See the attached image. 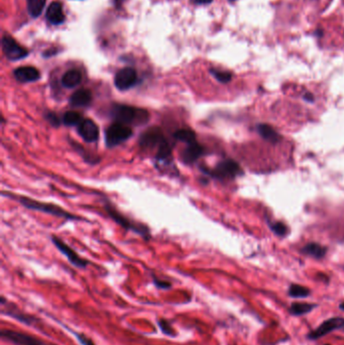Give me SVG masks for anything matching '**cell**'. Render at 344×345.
Here are the masks:
<instances>
[{"mask_svg":"<svg viewBox=\"0 0 344 345\" xmlns=\"http://www.w3.org/2000/svg\"><path fill=\"white\" fill-rule=\"evenodd\" d=\"M46 17L48 21L52 24L58 25L65 21V14L63 12V5L59 1L52 2L46 12Z\"/></svg>","mask_w":344,"mask_h":345,"instance_id":"2e32d148","label":"cell"},{"mask_svg":"<svg viewBox=\"0 0 344 345\" xmlns=\"http://www.w3.org/2000/svg\"><path fill=\"white\" fill-rule=\"evenodd\" d=\"M305 98L308 100V101H313V96L311 94H308L305 96Z\"/></svg>","mask_w":344,"mask_h":345,"instance_id":"836d02e7","label":"cell"},{"mask_svg":"<svg viewBox=\"0 0 344 345\" xmlns=\"http://www.w3.org/2000/svg\"><path fill=\"white\" fill-rule=\"evenodd\" d=\"M230 1H234V0H230Z\"/></svg>","mask_w":344,"mask_h":345,"instance_id":"d590c367","label":"cell"},{"mask_svg":"<svg viewBox=\"0 0 344 345\" xmlns=\"http://www.w3.org/2000/svg\"><path fill=\"white\" fill-rule=\"evenodd\" d=\"M110 116L115 120L125 125H142L149 119V114L145 109L137 108L134 106L115 104L110 109Z\"/></svg>","mask_w":344,"mask_h":345,"instance_id":"6da1fadb","label":"cell"},{"mask_svg":"<svg viewBox=\"0 0 344 345\" xmlns=\"http://www.w3.org/2000/svg\"><path fill=\"white\" fill-rule=\"evenodd\" d=\"M174 137L177 139V140H180V141H183L187 144L189 143H193L195 141H197L196 139V133L189 129V128H181L179 130H177L174 134Z\"/></svg>","mask_w":344,"mask_h":345,"instance_id":"7402d4cb","label":"cell"},{"mask_svg":"<svg viewBox=\"0 0 344 345\" xmlns=\"http://www.w3.org/2000/svg\"><path fill=\"white\" fill-rule=\"evenodd\" d=\"M303 251L315 258H322L326 254V248L318 243H309L304 248Z\"/></svg>","mask_w":344,"mask_h":345,"instance_id":"603a6c76","label":"cell"},{"mask_svg":"<svg viewBox=\"0 0 344 345\" xmlns=\"http://www.w3.org/2000/svg\"><path fill=\"white\" fill-rule=\"evenodd\" d=\"M75 335H76L78 341L82 345H95L94 344V342H93L90 338H88L87 336H85V335L82 334V333H76Z\"/></svg>","mask_w":344,"mask_h":345,"instance_id":"f546056e","label":"cell"},{"mask_svg":"<svg viewBox=\"0 0 344 345\" xmlns=\"http://www.w3.org/2000/svg\"><path fill=\"white\" fill-rule=\"evenodd\" d=\"M52 241L54 242L55 246L69 259V261L74 264L77 267L80 269H85L88 265V261L84 258H82L81 256H79L77 254V252L71 248L66 242H64L61 238L57 237V236H53L52 237Z\"/></svg>","mask_w":344,"mask_h":345,"instance_id":"30bf717a","label":"cell"},{"mask_svg":"<svg viewBox=\"0 0 344 345\" xmlns=\"http://www.w3.org/2000/svg\"><path fill=\"white\" fill-rule=\"evenodd\" d=\"M77 129L79 135L87 142H95L99 137V127L92 119H83Z\"/></svg>","mask_w":344,"mask_h":345,"instance_id":"7c38bea8","label":"cell"},{"mask_svg":"<svg viewBox=\"0 0 344 345\" xmlns=\"http://www.w3.org/2000/svg\"><path fill=\"white\" fill-rule=\"evenodd\" d=\"M106 210L109 214V216L114 219L115 222H117L119 225H121L122 227L126 228V229L131 230L134 231L135 233H138L139 235L143 236L144 238H148L149 237V232L148 229L143 226V225H136L134 223H132L130 220H128L127 218H125L123 215H121L118 211H116L113 207L110 206H106Z\"/></svg>","mask_w":344,"mask_h":345,"instance_id":"8fae6325","label":"cell"},{"mask_svg":"<svg viewBox=\"0 0 344 345\" xmlns=\"http://www.w3.org/2000/svg\"><path fill=\"white\" fill-rule=\"evenodd\" d=\"M92 93L88 89H79L74 92L69 100V103L74 108L88 107L92 102Z\"/></svg>","mask_w":344,"mask_h":345,"instance_id":"5bb4252c","label":"cell"},{"mask_svg":"<svg viewBox=\"0 0 344 345\" xmlns=\"http://www.w3.org/2000/svg\"><path fill=\"white\" fill-rule=\"evenodd\" d=\"M204 154V147L197 141L187 144L182 152V161L187 165H192Z\"/></svg>","mask_w":344,"mask_h":345,"instance_id":"9a60e30c","label":"cell"},{"mask_svg":"<svg viewBox=\"0 0 344 345\" xmlns=\"http://www.w3.org/2000/svg\"><path fill=\"white\" fill-rule=\"evenodd\" d=\"M272 229L274 230V232L280 236H284L287 233V227L284 223L282 222H278L274 225H272Z\"/></svg>","mask_w":344,"mask_h":345,"instance_id":"f1b7e54d","label":"cell"},{"mask_svg":"<svg viewBox=\"0 0 344 345\" xmlns=\"http://www.w3.org/2000/svg\"><path fill=\"white\" fill-rule=\"evenodd\" d=\"M132 129L130 126L114 122L110 124L105 131V143L107 147L111 148L124 142L132 136Z\"/></svg>","mask_w":344,"mask_h":345,"instance_id":"3957f363","label":"cell"},{"mask_svg":"<svg viewBox=\"0 0 344 345\" xmlns=\"http://www.w3.org/2000/svg\"><path fill=\"white\" fill-rule=\"evenodd\" d=\"M26 5L29 15L32 18H37L46 6V0H27Z\"/></svg>","mask_w":344,"mask_h":345,"instance_id":"44dd1931","label":"cell"},{"mask_svg":"<svg viewBox=\"0 0 344 345\" xmlns=\"http://www.w3.org/2000/svg\"><path fill=\"white\" fill-rule=\"evenodd\" d=\"M3 313H6V315L20 321L21 323H24L26 325H32L34 322V318L31 316H28L27 314L22 313L14 306H6V310H3Z\"/></svg>","mask_w":344,"mask_h":345,"instance_id":"ac0fdd59","label":"cell"},{"mask_svg":"<svg viewBox=\"0 0 344 345\" xmlns=\"http://www.w3.org/2000/svg\"><path fill=\"white\" fill-rule=\"evenodd\" d=\"M4 56L9 61H19L28 55V51L21 47L12 36L4 35L1 41Z\"/></svg>","mask_w":344,"mask_h":345,"instance_id":"8992f818","label":"cell"},{"mask_svg":"<svg viewBox=\"0 0 344 345\" xmlns=\"http://www.w3.org/2000/svg\"><path fill=\"white\" fill-rule=\"evenodd\" d=\"M84 118L82 117V114L77 112V111H67L65 114L63 115V123L67 126H78Z\"/></svg>","mask_w":344,"mask_h":345,"instance_id":"cb8c5ba5","label":"cell"},{"mask_svg":"<svg viewBox=\"0 0 344 345\" xmlns=\"http://www.w3.org/2000/svg\"><path fill=\"white\" fill-rule=\"evenodd\" d=\"M257 131L260 134V136H262V138L270 140L271 142L276 143L280 139V135L277 133V131L266 124H259L257 126Z\"/></svg>","mask_w":344,"mask_h":345,"instance_id":"ffe728a7","label":"cell"},{"mask_svg":"<svg viewBox=\"0 0 344 345\" xmlns=\"http://www.w3.org/2000/svg\"><path fill=\"white\" fill-rule=\"evenodd\" d=\"M137 83V73L133 68H123L119 70L114 77L115 87L119 91H126Z\"/></svg>","mask_w":344,"mask_h":345,"instance_id":"ba28073f","label":"cell"},{"mask_svg":"<svg viewBox=\"0 0 344 345\" xmlns=\"http://www.w3.org/2000/svg\"><path fill=\"white\" fill-rule=\"evenodd\" d=\"M213 0H193V2L195 4H198V5H206V4H209L211 3Z\"/></svg>","mask_w":344,"mask_h":345,"instance_id":"1f68e13d","label":"cell"},{"mask_svg":"<svg viewBox=\"0 0 344 345\" xmlns=\"http://www.w3.org/2000/svg\"><path fill=\"white\" fill-rule=\"evenodd\" d=\"M340 328H344V318H342V317L330 318V319L324 321L315 330L310 332L307 337L311 340H316V339H319V338L333 332L334 330H337V329H340Z\"/></svg>","mask_w":344,"mask_h":345,"instance_id":"9c48e42d","label":"cell"},{"mask_svg":"<svg viewBox=\"0 0 344 345\" xmlns=\"http://www.w3.org/2000/svg\"><path fill=\"white\" fill-rule=\"evenodd\" d=\"M315 308H317V304H309V303H293L289 309L290 313L295 316H302L307 313H310Z\"/></svg>","mask_w":344,"mask_h":345,"instance_id":"d6986e66","label":"cell"},{"mask_svg":"<svg viewBox=\"0 0 344 345\" xmlns=\"http://www.w3.org/2000/svg\"><path fill=\"white\" fill-rule=\"evenodd\" d=\"M326 345H330V344H326Z\"/></svg>","mask_w":344,"mask_h":345,"instance_id":"8d00e7d4","label":"cell"},{"mask_svg":"<svg viewBox=\"0 0 344 345\" xmlns=\"http://www.w3.org/2000/svg\"><path fill=\"white\" fill-rule=\"evenodd\" d=\"M0 336L2 337V339L15 345H54L26 333L13 331L10 329H2Z\"/></svg>","mask_w":344,"mask_h":345,"instance_id":"52a82bcc","label":"cell"},{"mask_svg":"<svg viewBox=\"0 0 344 345\" xmlns=\"http://www.w3.org/2000/svg\"><path fill=\"white\" fill-rule=\"evenodd\" d=\"M288 294L292 298H306L311 294V291L304 286L293 284L289 288Z\"/></svg>","mask_w":344,"mask_h":345,"instance_id":"d4e9b609","label":"cell"},{"mask_svg":"<svg viewBox=\"0 0 344 345\" xmlns=\"http://www.w3.org/2000/svg\"><path fill=\"white\" fill-rule=\"evenodd\" d=\"M7 196L14 198L23 207L30 209V210L45 212L47 214H51L53 216H56V217H59V218H64V219H70V220L79 219V217L75 216L74 214L70 213L69 211H67V210L63 209L62 207L55 205V204L40 202V201L30 199V198H27V197H24V196H13V195H10V194H7Z\"/></svg>","mask_w":344,"mask_h":345,"instance_id":"7a4b0ae2","label":"cell"},{"mask_svg":"<svg viewBox=\"0 0 344 345\" xmlns=\"http://www.w3.org/2000/svg\"><path fill=\"white\" fill-rule=\"evenodd\" d=\"M339 309H340V310H342V311H344V302L339 305Z\"/></svg>","mask_w":344,"mask_h":345,"instance_id":"e575fe53","label":"cell"},{"mask_svg":"<svg viewBox=\"0 0 344 345\" xmlns=\"http://www.w3.org/2000/svg\"><path fill=\"white\" fill-rule=\"evenodd\" d=\"M168 143V140L165 138L164 134L159 128H150L146 130L139 139V144L143 149L154 150L156 149V154L162 148L165 144Z\"/></svg>","mask_w":344,"mask_h":345,"instance_id":"5b68a950","label":"cell"},{"mask_svg":"<svg viewBox=\"0 0 344 345\" xmlns=\"http://www.w3.org/2000/svg\"><path fill=\"white\" fill-rule=\"evenodd\" d=\"M154 282H155V285L159 288V289H163V290H165V289H169V288H171V283H169V282H165V281H161V280H158V279H154Z\"/></svg>","mask_w":344,"mask_h":345,"instance_id":"4dcf8cb0","label":"cell"},{"mask_svg":"<svg viewBox=\"0 0 344 345\" xmlns=\"http://www.w3.org/2000/svg\"><path fill=\"white\" fill-rule=\"evenodd\" d=\"M210 73L213 75V77L219 81L220 83H223V84H226L231 81L232 79V75L230 72H226V71H220V70H217V69H211L210 70Z\"/></svg>","mask_w":344,"mask_h":345,"instance_id":"484cf974","label":"cell"},{"mask_svg":"<svg viewBox=\"0 0 344 345\" xmlns=\"http://www.w3.org/2000/svg\"><path fill=\"white\" fill-rule=\"evenodd\" d=\"M159 326L161 328V330L163 331L164 334L169 335V336H175L176 332L174 331V328L172 327V325L165 319H162L159 321Z\"/></svg>","mask_w":344,"mask_h":345,"instance_id":"4316f807","label":"cell"},{"mask_svg":"<svg viewBox=\"0 0 344 345\" xmlns=\"http://www.w3.org/2000/svg\"><path fill=\"white\" fill-rule=\"evenodd\" d=\"M45 118H46V119L49 121V123L52 124L53 126H59L60 123H61L60 119L58 118L57 114L54 113V112H47V113L45 114Z\"/></svg>","mask_w":344,"mask_h":345,"instance_id":"83f0119b","label":"cell"},{"mask_svg":"<svg viewBox=\"0 0 344 345\" xmlns=\"http://www.w3.org/2000/svg\"><path fill=\"white\" fill-rule=\"evenodd\" d=\"M82 81V74L78 70H69L62 77V85L71 89L78 86Z\"/></svg>","mask_w":344,"mask_h":345,"instance_id":"e0dca14e","label":"cell"},{"mask_svg":"<svg viewBox=\"0 0 344 345\" xmlns=\"http://www.w3.org/2000/svg\"><path fill=\"white\" fill-rule=\"evenodd\" d=\"M201 171L204 174L209 175V176H211L215 179H219V180L232 179V178H235L236 176H238L241 173V169H240L239 165L233 160L222 161L219 164H217V166L212 170L202 168Z\"/></svg>","mask_w":344,"mask_h":345,"instance_id":"277c9868","label":"cell"},{"mask_svg":"<svg viewBox=\"0 0 344 345\" xmlns=\"http://www.w3.org/2000/svg\"><path fill=\"white\" fill-rule=\"evenodd\" d=\"M13 76L15 80L19 83H30L35 82L41 78V74L39 70L34 67L26 66L19 67L13 71Z\"/></svg>","mask_w":344,"mask_h":345,"instance_id":"4fadbf2b","label":"cell"},{"mask_svg":"<svg viewBox=\"0 0 344 345\" xmlns=\"http://www.w3.org/2000/svg\"><path fill=\"white\" fill-rule=\"evenodd\" d=\"M124 1L125 0H112V2H113V4H114L115 7L117 8V9H119L122 5H123V3H124Z\"/></svg>","mask_w":344,"mask_h":345,"instance_id":"d6a6232c","label":"cell"}]
</instances>
